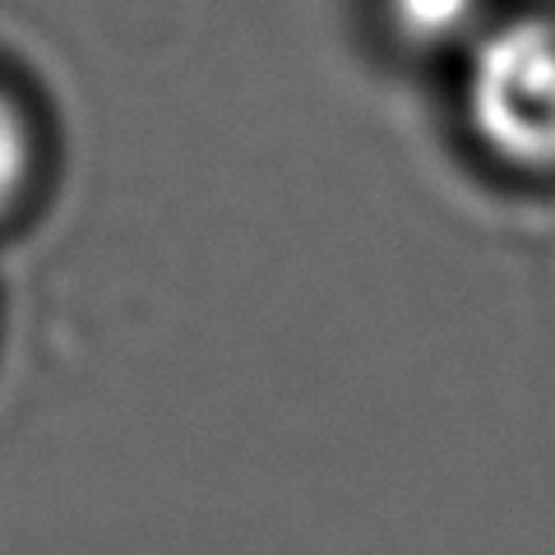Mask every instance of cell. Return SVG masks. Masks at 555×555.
<instances>
[{
    "mask_svg": "<svg viewBox=\"0 0 555 555\" xmlns=\"http://www.w3.org/2000/svg\"><path fill=\"white\" fill-rule=\"evenodd\" d=\"M463 107L486 153L524 171H555L551 14H524L486 33L463 75Z\"/></svg>",
    "mask_w": 555,
    "mask_h": 555,
    "instance_id": "6da1fadb",
    "label": "cell"
},
{
    "mask_svg": "<svg viewBox=\"0 0 555 555\" xmlns=\"http://www.w3.org/2000/svg\"><path fill=\"white\" fill-rule=\"evenodd\" d=\"M24 177H28V130L20 112L0 98V214L24 190Z\"/></svg>",
    "mask_w": 555,
    "mask_h": 555,
    "instance_id": "3957f363",
    "label": "cell"
},
{
    "mask_svg": "<svg viewBox=\"0 0 555 555\" xmlns=\"http://www.w3.org/2000/svg\"><path fill=\"white\" fill-rule=\"evenodd\" d=\"M481 0H389V20L408 42L436 47L477 24Z\"/></svg>",
    "mask_w": 555,
    "mask_h": 555,
    "instance_id": "7a4b0ae2",
    "label": "cell"
}]
</instances>
